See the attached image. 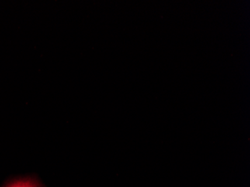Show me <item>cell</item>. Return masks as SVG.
Instances as JSON below:
<instances>
[{"mask_svg": "<svg viewBox=\"0 0 250 187\" xmlns=\"http://www.w3.org/2000/svg\"><path fill=\"white\" fill-rule=\"evenodd\" d=\"M3 187H45V186L37 178L27 177L13 180Z\"/></svg>", "mask_w": 250, "mask_h": 187, "instance_id": "obj_1", "label": "cell"}]
</instances>
